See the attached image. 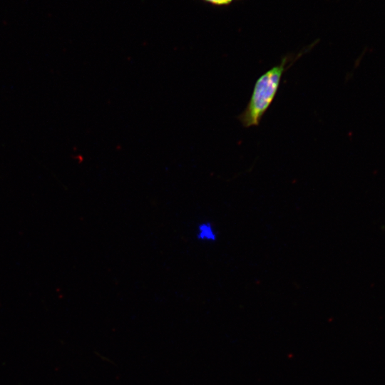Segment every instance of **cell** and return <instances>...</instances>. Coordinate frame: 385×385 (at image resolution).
<instances>
[{
  "label": "cell",
  "mask_w": 385,
  "mask_h": 385,
  "mask_svg": "<svg viewBox=\"0 0 385 385\" xmlns=\"http://www.w3.org/2000/svg\"><path fill=\"white\" fill-rule=\"evenodd\" d=\"M314 44L297 53L284 56L280 63L261 75L256 81L245 110L237 116L245 128L257 126L273 102L284 72L289 69Z\"/></svg>",
  "instance_id": "6da1fadb"
},
{
  "label": "cell",
  "mask_w": 385,
  "mask_h": 385,
  "mask_svg": "<svg viewBox=\"0 0 385 385\" xmlns=\"http://www.w3.org/2000/svg\"><path fill=\"white\" fill-rule=\"evenodd\" d=\"M196 236L202 241L214 242L217 239V232L209 222H204L198 225Z\"/></svg>",
  "instance_id": "7a4b0ae2"
},
{
  "label": "cell",
  "mask_w": 385,
  "mask_h": 385,
  "mask_svg": "<svg viewBox=\"0 0 385 385\" xmlns=\"http://www.w3.org/2000/svg\"><path fill=\"white\" fill-rule=\"evenodd\" d=\"M205 3L210 4L215 6H229L235 1L241 0H201Z\"/></svg>",
  "instance_id": "3957f363"
}]
</instances>
